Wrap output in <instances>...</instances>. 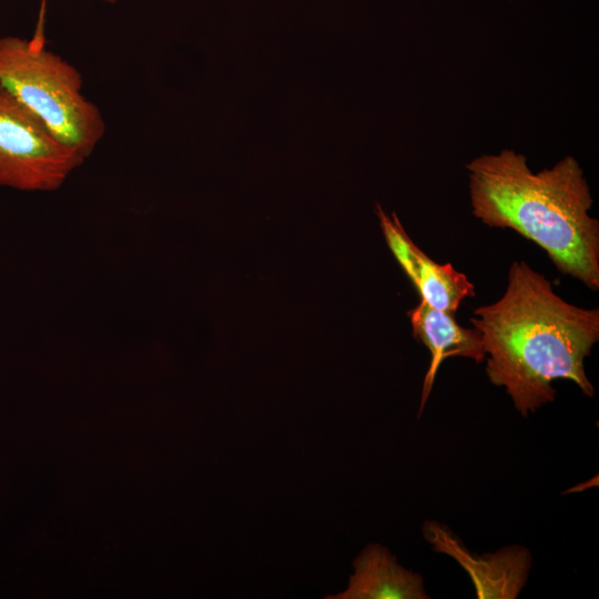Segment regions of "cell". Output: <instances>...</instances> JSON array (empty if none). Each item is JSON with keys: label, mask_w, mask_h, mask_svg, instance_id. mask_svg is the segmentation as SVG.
I'll return each mask as SVG.
<instances>
[{"label": "cell", "mask_w": 599, "mask_h": 599, "mask_svg": "<svg viewBox=\"0 0 599 599\" xmlns=\"http://www.w3.org/2000/svg\"><path fill=\"white\" fill-rule=\"evenodd\" d=\"M479 331L489 380L526 417L555 399L552 382H573L592 397L585 359L599 339V309L575 306L525 261H515L504 295L469 318Z\"/></svg>", "instance_id": "cell-1"}, {"label": "cell", "mask_w": 599, "mask_h": 599, "mask_svg": "<svg viewBox=\"0 0 599 599\" xmlns=\"http://www.w3.org/2000/svg\"><path fill=\"white\" fill-rule=\"evenodd\" d=\"M466 169L473 214L489 227L511 229L544 248L557 270L599 288V222L573 156L534 173L524 154L501 150Z\"/></svg>", "instance_id": "cell-2"}, {"label": "cell", "mask_w": 599, "mask_h": 599, "mask_svg": "<svg viewBox=\"0 0 599 599\" xmlns=\"http://www.w3.org/2000/svg\"><path fill=\"white\" fill-rule=\"evenodd\" d=\"M0 84L83 160L103 139V115L83 94L80 71L45 49L40 35L0 37Z\"/></svg>", "instance_id": "cell-3"}, {"label": "cell", "mask_w": 599, "mask_h": 599, "mask_svg": "<svg viewBox=\"0 0 599 599\" xmlns=\"http://www.w3.org/2000/svg\"><path fill=\"white\" fill-rule=\"evenodd\" d=\"M84 161L0 84V185L55 191Z\"/></svg>", "instance_id": "cell-4"}, {"label": "cell", "mask_w": 599, "mask_h": 599, "mask_svg": "<svg viewBox=\"0 0 599 599\" xmlns=\"http://www.w3.org/2000/svg\"><path fill=\"white\" fill-rule=\"evenodd\" d=\"M376 214L386 243L417 290L430 306L455 313L466 297L475 296L467 276L450 263L439 264L424 253L408 236L395 213L388 216L379 204Z\"/></svg>", "instance_id": "cell-5"}, {"label": "cell", "mask_w": 599, "mask_h": 599, "mask_svg": "<svg viewBox=\"0 0 599 599\" xmlns=\"http://www.w3.org/2000/svg\"><path fill=\"white\" fill-rule=\"evenodd\" d=\"M423 531L435 551L455 558L468 572L478 598L514 599L525 586L531 566L526 548L510 546L474 557L445 526L427 521Z\"/></svg>", "instance_id": "cell-6"}, {"label": "cell", "mask_w": 599, "mask_h": 599, "mask_svg": "<svg viewBox=\"0 0 599 599\" xmlns=\"http://www.w3.org/2000/svg\"><path fill=\"white\" fill-rule=\"evenodd\" d=\"M407 314L414 337L422 341L430 352V363L423 384L419 416L443 361L448 357H467L481 363L486 353L479 331L475 327H461L455 319V313L435 308L420 300Z\"/></svg>", "instance_id": "cell-7"}, {"label": "cell", "mask_w": 599, "mask_h": 599, "mask_svg": "<svg viewBox=\"0 0 599 599\" xmlns=\"http://www.w3.org/2000/svg\"><path fill=\"white\" fill-rule=\"evenodd\" d=\"M348 588L333 599H426L424 580L399 566L383 546L368 545L353 561Z\"/></svg>", "instance_id": "cell-8"}, {"label": "cell", "mask_w": 599, "mask_h": 599, "mask_svg": "<svg viewBox=\"0 0 599 599\" xmlns=\"http://www.w3.org/2000/svg\"><path fill=\"white\" fill-rule=\"evenodd\" d=\"M42 1L44 3V0H42ZM103 1L106 2V3L113 4V3L118 2L119 0H103Z\"/></svg>", "instance_id": "cell-9"}]
</instances>
